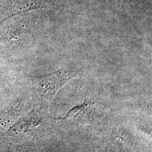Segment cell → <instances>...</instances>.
Returning a JSON list of instances; mask_svg holds the SVG:
<instances>
[{"mask_svg": "<svg viewBox=\"0 0 152 152\" xmlns=\"http://www.w3.org/2000/svg\"><path fill=\"white\" fill-rule=\"evenodd\" d=\"M78 74L77 67L66 65L46 75L32 77V79L34 87L39 96L49 102L66 82L78 76Z\"/></svg>", "mask_w": 152, "mask_h": 152, "instance_id": "6da1fadb", "label": "cell"}, {"mask_svg": "<svg viewBox=\"0 0 152 152\" xmlns=\"http://www.w3.org/2000/svg\"><path fill=\"white\" fill-rule=\"evenodd\" d=\"M56 0H10L7 15L2 22L16 15L38 9H55Z\"/></svg>", "mask_w": 152, "mask_h": 152, "instance_id": "7a4b0ae2", "label": "cell"}, {"mask_svg": "<svg viewBox=\"0 0 152 152\" xmlns=\"http://www.w3.org/2000/svg\"><path fill=\"white\" fill-rule=\"evenodd\" d=\"M84 92L85 100L83 103L71 109L64 117L59 118L58 120H63L73 124H82L89 119L95 102L87 90Z\"/></svg>", "mask_w": 152, "mask_h": 152, "instance_id": "3957f363", "label": "cell"}, {"mask_svg": "<svg viewBox=\"0 0 152 152\" xmlns=\"http://www.w3.org/2000/svg\"><path fill=\"white\" fill-rule=\"evenodd\" d=\"M115 4V5L116 6L117 10L119 11L120 10V6H121V4L122 2V0H113Z\"/></svg>", "mask_w": 152, "mask_h": 152, "instance_id": "277c9868", "label": "cell"}]
</instances>
